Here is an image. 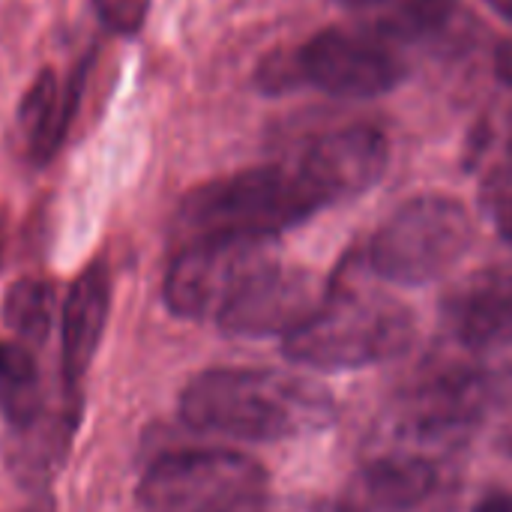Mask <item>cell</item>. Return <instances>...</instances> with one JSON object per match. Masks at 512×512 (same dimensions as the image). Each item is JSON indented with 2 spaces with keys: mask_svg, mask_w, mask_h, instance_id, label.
Here are the masks:
<instances>
[{
  "mask_svg": "<svg viewBox=\"0 0 512 512\" xmlns=\"http://www.w3.org/2000/svg\"><path fill=\"white\" fill-rule=\"evenodd\" d=\"M180 417L210 435L237 441H288L336 420L333 396L300 375L270 369H207L180 396Z\"/></svg>",
  "mask_w": 512,
  "mask_h": 512,
  "instance_id": "6da1fadb",
  "label": "cell"
},
{
  "mask_svg": "<svg viewBox=\"0 0 512 512\" xmlns=\"http://www.w3.org/2000/svg\"><path fill=\"white\" fill-rule=\"evenodd\" d=\"M324 210L297 162L258 165L192 189L180 204V228L201 237H264L294 228Z\"/></svg>",
  "mask_w": 512,
  "mask_h": 512,
  "instance_id": "7a4b0ae2",
  "label": "cell"
},
{
  "mask_svg": "<svg viewBox=\"0 0 512 512\" xmlns=\"http://www.w3.org/2000/svg\"><path fill=\"white\" fill-rule=\"evenodd\" d=\"M414 342V315L384 294L330 291L327 303L285 339V357L309 369H363L402 357Z\"/></svg>",
  "mask_w": 512,
  "mask_h": 512,
  "instance_id": "3957f363",
  "label": "cell"
},
{
  "mask_svg": "<svg viewBox=\"0 0 512 512\" xmlns=\"http://www.w3.org/2000/svg\"><path fill=\"white\" fill-rule=\"evenodd\" d=\"M474 243L468 210L447 195L405 201L372 237L369 267L393 285H429L450 273Z\"/></svg>",
  "mask_w": 512,
  "mask_h": 512,
  "instance_id": "277c9868",
  "label": "cell"
},
{
  "mask_svg": "<svg viewBox=\"0 0 512 512\" xmlns=\"http://www.w3.org/2000/svg\"><path fill=\"white\" fill-rule=\"evenodd\" d=\"M267 492V471L234 450H180L162 456L138 483L144 512H246Z\"/></svg>",
  "mask_w": 512,
  "mask_h": 512,
  "instance_id": "5b68a950",
  "label": "cell"
},
{
  "mask_svg": "<svg viewBox=\"0 0 512 512\" xmlns=\"http://www.w3.org/2000/svg\"><path fill=\"white\" fill-rule=\"evenodd\" d=\"M510 402L512 366H456L411 390L396 408L393 429L405 447H444Z\"/></svg>",
  "mask_w": 512,
  "mask_h": 512,
  "instance_id": "8992f818",
  "label": "cell"
},
{
  "mask_svg": "<svg viewBox=\"0 0 512 512\" xmlns=\"http://www.w3.org/2000/svg\"><path fill=\"white\" fill-rule=\"evenodd\" d=\"M273 264V240L264 237H201L171 261L165 276V303L174 315L204 321L216 318Z\"/></svg>",
  "mask_w": 512,
  "mask_h": 512,
  "instance_id": "52a82bcc",
  "label": "cell"
},
{
  "mask_svg": "<svg viewBox=\"0 0 512 512\" xmlns=\"http://www.w3.org/2000/svg\"><path fill=\"white\" fill-rule=\"evenodd\" d=\"M297 66L303 84L336 99H375L405 78V63L396 48L375 30L354 33L327 27L297 48Z\"/></svg>",
  "mask_w": 512,
  "mask_h": 512,
  "instance_id": "ba28073f",
  "label": "cell"
},
{
  "mask_svg": "<svg viewBox=\"0 0 512 512\" xmlns=\"http://www.w3.org/2000/svg\"><path fill=\"white\" fill-rule=\"evenodd\" d=\"M330 285L309 270H288L273 264L264 270L222 315L219 327L237 339H288L327 303Z\"/></svg>",
  "mask_w": 512,
  "mask_h": 512,
  "instance_id": "9c48e42d",
  "label": "cell"
},
{
  "mask_svg": "<svg viewBox=\"0 0 512 512\" xmlns=\"http://www.w3.org/2000/svg\"><path fill=\"white\" fill-rule=\"evenodd\" d=\"M294 162L321 204L330 207L372 189L387 171L390 147L375 126H348L312 141Z\"/></svg>",
  "mask_w": 512,
  "mask_h": 512,
  "instance_id": "30bf717a",
  "label": "cell"
},
{
  "mask_svg": "<svg viewBox=\"0 0 512 512\" xmlns=\"http://www.w3.org/2000/svg\"><path fill=\"white\" fill-rule=\"evenodd\" d=\"M438 468L411 450L366 462L345 486L336 512H408L438 489Z\"/></svg>",
  "mask_w": 512,
  "mask_h": 512,
  "instance_id": "8fae6325",
  "label": "cell"
},
{
  "mask_svg": "<svg viewBox=\"0 0 512 512\" xmlns=\"http://www.w3.org/2000/svg\"><path fill=\"white\" fill-rule=\"evenodd\" d=\"M108 312H111V273L105 261H93L72 282L66 303H63V321H60L63 378L72 390H78V384L84 381L99 351Z\"/></svg>",
  "mask_w": 512,
  "mask_h": 512,
  "instance_id": "7c38bea8",
  "label": "cell"
},
{
  "mask_svg": "<svg viewBox=\"0 0 512 512\" xmlns=\"http://www.w3.org/2000/svg\"><path fill=\"white\" fill-rule=\"evenodd\" d=\"M450 336L468 351H498L512 345V282L501 273L477 276L444 303Z\"/></svg>",
  "mask_w": 512,
  "mask_h": 512,
  "instance_id": "4fadbf2b",
  "label": "cell"
},
{
  "mask_svg": "<svg viewBox=\"0 0 512 512\" xmlns=\"http://www.w3.org/2000/svg\"><path fill=\"white\" fill-rule=\"evenodd\" d=\"M45 390L33 354L21 342L0 345V411L9 426L27 432L39 423Z\"/></svg>",
  "mask_w": 512,
  "mask_h": 512,
  "instance_id": "5bb4252c",
  "label": "cell"
},
{
  "mask_svg": "<svg viewBox=\"0 0 512 512\" xmlns=\"http://www.w3.org/2000/svg\"><path fill=\"white\" fill-rule=\"evenodd\" d=\"M57 105H60V84H57L54 69L45 66L27 87V93L21 96L18 111H15V123L27 141V156L36 165H48L54 159L51 132H54V120H57Z\"/></svg>",
  "mask_w": 512,
  "mask_h": 512,
  "instance_id": "9a60e30c",
  "label": "cell"
},
{
  "mask_svg": "<svg viewBox=\"0 0 512 512\" xmlns=\"http://www.w3.org/2000/svg\"><path fill=\"white\" fill-rule=\"evenodd\" d=\"M456 6L459 0H396L375 24V33L393 48L426 42L450 27Z\"/></svg>",
  "mask_w": 512,
  "mask_h": 512,
  "instance_id": "2e32d148",
  "label": "cell"
},
{
  "mask_svg": "<svg viewBox=\"0 0 512 512\" xmlns=\"http://www.w3.org/2000/svg\"><path fill=\"white\" fill-rule=\"evenodd\" d=\"M54 318V288L39 276H21L6 288L3 321L27 345H39Z\"/></svg>",
  "mask_w": 512,
  "mask_h": 512,
  "instance_id": "e0dca14e",
  "label": "cell"
},
{
  "mask_svg": "<svg viewBox=\"0 0 512 512\" xmlns=\"http://www.w3.org/2000/svg\"><path fill=\"white\" fill-rule=\"evenodd\" d=\"M480 204L489 222L495 225V231L507 243H512V165H501L486 177Z\"/></svg>",
  "mask_w": 512,
  "mask_h": 512,
  "instance_id": "ac0fdd59",
  "label": "cell"
},
{
  "mask_svg": "<svg viewBox=\"0 0 512 512\" xmlns=\"http://www.w3.org/2000/svg\"><path fill=\"white\" fill-rule=\"evenodd\" d=\"M255 84H258L264 93H270V96H279V93H285V90L303 84L300 66H297V51H276V54H270V57L258 66Z\"/></svg>",
  "mask_w": 512,
  "mask_h": 512,
  "instance_id": "d6986e66",
  "label": "cell"
},
{
  "mask_svg": "<svg viewBox=\"0 0 512 512\" xmlns=\"http://www.w3.org/2000/svg\"><path fill=\"white\" fill-rule=\"evenodd\" d=\"M102 24L114 33H138L150 12V0H93Z\"/></svg>",
  "mask_w": 512,
  "mask_h": 512,
  "instance_id": "ffe728a7",
  "label": "cell"
},
{
  "mask_svg": "<svg viewBox=\"0 0 512 512\" xmlns=\"http://www.w3.org/2000/svg\"><path fill=\"white\" fill-rule=\"evenodd\" d=\"M495 72H498V78L504 84L512 87V39L498 45V51H495Z\"/></svg>",
  "mask_w": 512,
  "mask_h": 512,
  "instance_id": "44dd1931",
  "label": "cell"
},
{
  "mask_svg": "<svg viewBox=\"0 0 512 512\" xmlns=\"http://www.w3.org/2000/svg\"><path fill=\"white\" fill-rule=\"evenodd\" d=\"M474 512H512V498H507V495H492V498H486Z\"/></svg>",
  "mask_w": 512,
  "mask_h": 512,
  "instance_id": "7402d4cb",
  "label": "cell"
},
{
  "mask_svg": "<svg viewBox=\"0 0 512 512\" xmlns=\"http://www.w3.org/2000/svg\"><path fill=\"white\" fill-rule=\"evenodd\" d=\"M498 15H504V18H510L512 21V0H486Z\"/></svg>",
  "mask_w": 512,
  "mask_h": 512,
  "instance_id": "603a6c76",
  "label": "cell"
},
{
  "mask_svg": "<svg viewBox=\"0 0 512 512\" xmlns=\"http://www.w3.org/2000/svg\"><path fill=\"white\" fill-rule=\"evenodd\" d=\"M342 6L348 9H369V6H378V3H387V0H339Z\"/></svg>",
  "mask_w": 512,
  "mask_h": 512,
  "instance_id": "cb8c5ba5",
  "label": "cell"
},
{
  "mask_svg": "<svg viewBox=\"0 0 512 512\" xmlns=\"http://www.w3.org/2000/svg\"><path fill=\"white\" fill-rule=\"evenodd\" d=\"M501 444H504V450H507V453H510V456H512V426H510V429H507V432H504Z\"/></svg>",
  "mask_w": 512,
  "mask_h": 512,
  "instance_id": "d4e9b609",
  "label": "cell"
},
{
  "mask_svg": "<svg viewBox=\"0 0 512 512\" xmlns=\"http://www.w3.org/2000/svg\"><path fill=\"white\" fill-rule=\"evenodd\" d=\"M510 249H512V243H510ZM501 276H507L512 282V252H510V258H507V264H504V270H501Z\"/></svg>",
  "mask_w": 512,
  "mask_h": 512,
  "instance_id": "484cf974",
  "label": "cell"
},
{
  "mask_svg": "<svg viewBox=\"0 0 512 512\" xmlns=\"http://www.w3.org/2000/svg\"><path fill=\"white\" fill-rule=\"evenodd\" d=\"M0 252H3V237H0Z\"/></svg>",
  "mask_w": 512,
  "mask_h": 512,
  "instance_id": "4316f807",
  "label": "cell"
},
{
  "mask_svg": "<svg viewBox=\"0 0 512 512\" xmlns=\"http://www.w3.org/2000/svg\"><path fill=\"white\" fill-rule=\"evenodd\" d=\"M510 147H512V129H510Z\"/></svg>",
  "mask_w": 512,
  "mask_h": 512,
  "instance_id": "83f0119b",
  "label": "cell"
}]
</instances>
